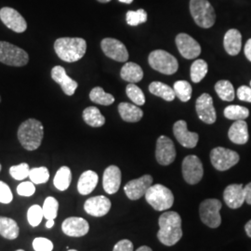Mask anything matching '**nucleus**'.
Here are the masks:
<instances>
[{
	"label": "nucleus",
	"mask_w": 251,
	"mask_h": 251,
	"mask_svg": "<svg viewBox=\"0 0 251 251\" xmlns=\"http://www.w3.org/2000/svg\"><path fill=\"white\" fill-rule=\"evenodd\" d=\"M244 52H245V55H246V57H247V59L251 62V38H250L248 41H247V43H246V45H245V49H244Z\"/></svg>",
	"instance_id": "49"
},
{
	"label": "nucleus",
	"mask_w": 251,
	"mask_h": 251,
	"mask_svg": "<svg viewBox=\"0 0 251 251\" xmlns=\"http://www.w3.org/2000/svg\"><path fill=\"white\" fill-rule=\"evenodd\" d=\"M54 220H48V222L46 223V228L48 229H51L54 226Z\"/></svg>",
	"instance_id": "51"
},
{
	"label": "nucleus",
	"mask_w": 251,
	"mask_h": 251,
	"mask_svg": "<svg viewBox=\"0 0 251 251\" xmlns=\"http://www.w3.org/2000/svg\"><path fill=\"white\" fill-rule=\"evenodd\" d=\"M224 46L226 52L231 56H236L242 48V35L236 29H230L224 38Z\"/></svg>",
	"instance_id": "24"
},
{
	"label": "nucleus",
	"mask_w": 251,
	"mask_h": 251,
	"mask_svg": "<svg viewBox=\"0 0 251 251\" xmlns=\"http://www.w3.org/2000/svg\"><path fill=\"white\" fill-rule=\"evenodd\" d=\"M175 41L179 53L187 60L196 59L201 53V47L199 43L187 34L180 33L176 36Z\"/></svg>",
	"instance_id": "13"
},
{
	"label": "nucleus",
	"mask_w": 251,
	"mask_h": 251,
	"mask_svg": "<svg viewBox=\"0 0 251 251\" xmlns=\"http://www.w3.org/2000/svg\"><path fill=\"white\" fill-rule=\"evenodd\" d=\"M224 198L226 205L232 209H236L243 206L245 202V192L243 184H230L225 188Z\"/></svg>",
	"instance_id": "22"
},
{
	"label": "nucleus",
	"mask_w": 251,
	"mask_h": 251,
	"mask_svg": "<svg viewBox=\"0 0 251 251\" xmlns=\"http://www.w3.org/2000/svg\"><path fill=\"white\" fill-rule=\"evenodd\" d=\"M0 19L2 23L15 33H24L27 29V23L16 9L2 8L0 9Z\"/></svg>",
	"instance_id": "16"
},
{
	"label": "nucleus",
	"mask_w": 251,
	"mask_h": 251,
	"mask_svg": "<svg viewBox=\"0 0 251 251\" xmlns=\"http://www.w3.org/2000/svg\"><path fill=\"white\" fill-rule=\"evenodd\" d=\"M112 206L110 199L103 196L90 198L85 202L84 209L90 216L102 217L107 214Z\"/></svg>",
	"instance_id": "19"
},
{
	"label": "nucleus",
	"mask_w": 251,
	"mask_h": 251,
	"mask_svg": "<svg viewBox=\"0 0 251 251\" xmlns=\"http://www.w3.org/2000/svg\"><path fill=\"white\" fill-rule=\"evenodd\" d=\"M44 137V126L39 120L34 118L23 122L18 129V140L28 151H35L41 145Z\"/></svg>",
	"instance_id": "3"
},
{
	"label": "nucleus",
	"mask_w": 251,
	"mask_h": 251,
	"mask_svg": "<svg viewBox=\"0 0 251 251\" xmlns=\"http://www.w3.org/2000/svg\"><path fill=\"white\" fill-rule=\"evenodd\" d=\"M126 23L130 26H138L139 25H142L146 23L147 21V12L144 9H141L133 11L128 10L126 15Z\"/></svg>",
	"instance_id": "39"
},
{
	"label": "nucleus",
	"mask_w": 251,
	"mask_h": 251,
	"mask_svg": "<svg viewBox=\"0 0 251 251\" xmlns=\"http://www.w3.org/2000/svg\"><path fill=\"white\" fill-rule=\"evenodd\" d=\"M136 251H152L151 248L147 247V246H143V247H140L138 250Z\"/></svg>",
	"instance_id": "52"
},
{
	"label": "nucleus",
	"mask_w": 251,
	"mask_h": 251,
	"mask_svg": "<svg viewBox=\"0 0 251 251\" xmlns=\"http://www.w3.org/2000/svg\"><path fill=\"white\" fill-rule=\"evenodd\" d=\"M118 1H120L121 3H124V4H130L133 2V0H118Z\"/></svg>",
	"instance_id": "53"
},
{
	"label": "nucleus",
	"mask_w": 251,
	"mask_h": 251,
	"mask_svg": "<svg viewBox=\"0 0 251 251\" xmlns=\"http://www.w3.org/2000/svg\"><path fill=\"white\" fill-rule=\"evenodd\" d=\"M99 177L96 172L92 171H87L81 174L78 182L77 190L82 196H87L92 193V191L96 188L98 184Z\"/></svg>",
	"instance_id": "25"
},
{
	"label": "nucleus",
	"mask_w": 251,
	"mask_h": 251,
	"mask_svg": "<svg viewBox=\"0 0 251 251\" xmlns=\"http://www.w3.org/2000/svg\"><path fill=\"white\" fill-rule=\"evenodd\" d=\"M51 77L56 83L61 85L63 92L68 96L74 95V93L78 87L77 82L67 75L66 71L63 66H54L51 70Z\"/></svg>",
	"instance_id": "20"
},
{
	"label": "nucleus",
	"mask_w": 251,
	"mask_h": 251,
	"mask_svg": "<svg viewBox=\"0 0 251 251\" xmlns=\"http://www.w3.org/2000/svg\"><path fill=\"white\" fill-rule=\"evenodd\" d=\"M208 71V66L206 61L202 59H198L195 61L191 66V79L194 83H199L203 80Z\"/></svg>",
	"instance_id": "34"
},
{
	"label": "nucleus",
	"mask_w": 251,
	"mask_h": 251,
	"mask_svg": "<svg viewBox=\"0 0 251 251\" xmlns=\"http://www.w3.org/2000/svg\"><path fill=\"white\" fill-rule=\"evenodd\" d=\"M44 217L43 207L39 205H33L27 211V220L32 227H36L41 224Z\"/></svg>",
	"instance_id": "40"
},
{
	"label": "nucleus",
	"mask_w": 251,
	"mask_h": 251,
	"mask_svg": "<svg viewBox=\"0 0 251 251\" xmlns=\"http://www.w3.org/2000/svg\"><path fill=\"white\" fill-rule=\"evenodd\" d=\"M62 230L68 236L81 237L89 233L90 225L83 218L69 217L63 221Z\"/></svg>",
	"instance_id": "17"
},
{
	"label": "nucleus",
	"mask_w": 251,
	"mask_h": 251,
	"mask_svg": "<svg viewBox=\"0 0 251 251\" xmlns=\"http://www.w3.org/2000/svg\"><path fill=\"white\" fill-rule=\"evenodd\" d=\"M36 192V186L35 183L32 181H24L21 184H19L17 187V193L19 196L29 198L32 197Z\"/></svg>",
	"instance_id": "44"
},
{
	"label": "nucleus",
	"mask_w": 251,
	"mask_h": 251,
	"mask_svg": "<svg viewBox=\"0 0 251 251\" xmlns=\"http://www.w3.org/2000/svg\"><path fill=\"white\" fill-rule=\"evenodd\" d=\"M83 119L86 124L93 127H100L105 124V117L101 115L99 109L95 106H90L83 111Z\"/></svg>",
	"instance_id": "30"
},
{
	"label": "nucleus",
	"mask_w": 251,
	"mask_h": 251,
	"mask_svg": "<svg viewBox=\"0 0 251 251\" xmlns=\"http://www.w3.org/2000/svg\"><path fill=\"white\" fill-rule=\"evenodd\" d=\"M225 117L230 120H245L250 117V110L240 105H229L225 108Z\"/></svg>",
	"instance_id": "35"
},
{
	"label": "nucleus",
	"mask_w": 251,
	"mask_h": 251,
	"mask_svg": "<svg viewBox=\"0 0 251 251\" xmlns=\"http://www.w3.org/2000/svg\"><path fill=\"white\" fill-rule=\"evenodd\" d=\"M72 181V172L71 170L63 166L59 171L56 172L54 177L53 184L59 191H65L69 188Z\"/></svg>",
	"instance_id": "31"
},
{
	"label": "nucleus",
	"mask_w": 251,
	"mask_h": 251,
	"mask_svg": "<svg viewBox=\"0 0 251 251\" xmlns=\"http://www.w3.org/2000/svg\"><path fill=\"white\" fill-rule=\"evenodd\" d=\"M126 93L127 97L131 100L136 105L141 106L145 103V96L143 90L135 84L130 83L129 85H127L126 88Z\"/></svg>",
	"instance_id": "38"
},
{
	"label": "nucleus",
	"mask_w": 251,
	"mask_h": 251,
	"mask_svg": "<svg viewBox=\"0 0 251 251\" xmlns=\"http://www.w3.org/2000/svg\"><path fill=\"white\" fill-rule=\"evenodd\" d=\"M222 206V202L215 198L204 200L199 206V215L202 223L209 228H218L222 224V217L220 214Z\"/></svg>",
	"instance_id": "8"
},
{
	"label": "nucleus",
	"mask_w": 251,
	"mask_h": 251,
	"mask_svg": "<svg viewBox=\"0 0 251 251\" xmlns=\"http://www.w3.org/2000/svg\"><path fill=\"white\" fill-rule=\"evenodd\" d=\"M29 173H30V169L27 163H22L17 166H12L9 169L10 176L17 180H22L29 177Z\"/></svg>",
	"instance_id": "42"
},
{
	"label": "nucleus",
	"mask_w": 251,
	"mask_h": 251,
	"mask_svg": "<svg viewBox=\"0 0 251 251\" xmlns=\"http://www.w3.org/2000/svg\"><path fill=\"white\" fill-rule=\"evenodd\" d=\"M215 90L219 97L225 101H232L235 97L233 84L228 80H220L216 83Z\"/></svg>",
	"instance_id": "32"
},
{
	"label": "nucleus",
	"mask_w": 251,
	"mask_h": 251,
	"mask_svg": "<svg viewBox=\"0 0 251 251\" xmlns=\"http://www.w3.org/2000/svg\"><path fill=\"white\" fill-rule=\"evenodd\" d=\"M20 228L17 223L8 217L0 216V235L9 240H14L19 236Z\"/></svg>",
	"instance_id": "28"
},
{
	"label": "nucleus",
	"mask_w": 251,
	"mask_h": 251,
	"mask_svg": "<svg viewBox=\"0 0 251 251\" xmlns=\"http://www.w3.org/2000/svg\"><path fill=\"white\" fill-rule=\"evenodd\" d=\"M173 133L180 145L185 148H195L199 140V135L190 132L187 123L184 120H179L173 126Z\"/></svg>",
	"instance_id": "18"
},
{
	"label": "nucleus",
	"mask_w": 251,
	"mask_h": 251,
	"mask_svg": "<svg viewBox=\"0 0 251 251\" xmlns=\"http://www.w3.org/2000/svg\"><path fill=\"white\" fill-rule=\"evenodd\" d=\"M113 251H133V244L127 239L120 240L116 244Z\"/></svg>",
	"instance_id": "47"
},
{
	"label": "nucleus",
	"mask_w": 251,
	"mask_h": 251,
	"mask_svg": "<svg viewBox=\"0 0 251 251\" xmlns=\"http://www.w3.org/2000/svg\"><path fill=\"white\" fill-rule=\"evenodd\" d=\"M158 225L160 229L157 233V238L163 245L171 247L181 239V218L177 212H164L158 219Z\"/></svg>",
	"instance_id": "1"
},
{
	"label": "nucleus",
	"mask_w": 251,
	"mask_h": 251,
	"mask_svg": "<svg viewBox=\"0 0 251 251\" xmlns=\"http://www.w3.org/2000/svg\"><path fill=\"white\" fill-rule=\"evenodd\" d=\"M67 251H77L76 250H68Z\"/></svg>",
	"instance_id": "55"
},
{
	"label": "nucleus",
	"mask_w": 251,
	"mask_h": 251,
	"mask_svg": "<svg viewBox=\"0 0 251 251\" xmlns=\"http://www.w3.org/2000/svg\"><path fill=\"white\" fill-rule=\"evenodd\" d=\"M43 212L44 218L47 220H55L58 215L59 202L53 197H48L43 204Z\"/></svg>",
	"instance_id": "37"
},
{
	"label": "nucleus",
	"mask_w": 251,
	"mask_h": 251,
	"mask_svg": "<svg viewBox=\"0 0 251 251\" xmlns=\"http://www.w3.org/2000/svg\"><path fill=\"white\" fill-rule=\"evenodd\" d=\"M120 75L123 80L135 84L143 79L144 71L139 64L132 62H127L123 65Z\"/></svg>",
	"instance_id": "27"
},
{
	"label": "nucleus",
	"mask_w": 251,
	"mask_h": 251,
	"mask_svg": "<svg viewBox=\"0 0 251 251\" xmlns=\"http://www.w3.org/2000/svg\"><path fill=\"white\" fill-rule=\"evenodd\" d=\"M55 52L66 63L79 61L87 51V42L80 37H61L54 43Z\"/></svg>",
	"instance_id": "2"
},
{
	"label": "nucleus",
	"mask_w": 251,
	"mask_h": 251,
	"mask_svg": "<svg viewBox=\"0 0 251 251\" xmlns=\"http://www.w3.org/2000/svg\"><path fill=\"white\" fill-rule=\"evenodd\" d=\"M155 158L162 166H169L175 160V145L169 137L162 135L157 139L155 148Z\"/></svg>",
	"instance_id": "11"
},
{
	"label": "nucleus",
	"mask_w": 251,
	"mask_h": 251,
	"mask_svg": "<svg viewBox=\"0 0 251 251\" xmlns=\"http://www.w3.org/2000/svg\"><path fill=\"white\" fill-rule=\"evenodd\" d=\"M244 192H245V201L249 205H251V182L248 183L244 187Z\"/></svg>",
	"instance_id": "48"
},
{
	"label": "nucleus",
	"mask_w": 251,
	"mask_h": 251,
	"mask_svg": "<svg viewBox=\"0 0 251 251\" xmlns=\"http://www.w3.org/2000/svg\"><path fill=\"white\" fill-rule=\"evenodd\" d=\"M240 160L237 152L225 147H216L210 152V161L217 171L230 170Z\"/></svg>",
	"instance_id": "9"
},
{
	"label": "nucleus",
	"mask_w": 251,
	"mask_h": 251,
	"mask_svg": "<svg viewBox=\"0 0 251 251\" xmlns=\"http://www.w3.org/2000/svg\"><path fill=\"white\" fill-rule=\"evenodd\" d=\"M230 141L235 144H246L249 142V127L245 120H237L230 126L228 131Z\"/></svg>",
	"instance_id": "23"
},
{
	"label": "nucleus",
	"mask_w": 251,
	"mask_h": 251,
	"mask_svg": "<svg viewBox=\"0 0 251 251\" xmlns=\"http://www.w3.org/2000/svg\"><path fill=\"white\" fill-rule=\"evenodd\" d=\"M152 184L151 175H144L139 179L128 181L124 187L126 196L130 200H138L145 196L147 190Z\"/></svg>",
	"instance_id": "15"
},
{
	"label": "nucleus",
	"mask_w": 251,
	"mask_h": 251,
	"mask_svg": "<svg viewBox=\"0 0 251 251\" xmlns=\"http://www.w3.org/2000/svg\"></svg>",
	"instance_id": "59"
},
{
	"label": "nucleus",
	"mask_w": 251,
	"mask_h": 251,
	"mask_svg": "<svg viewBox=\"0 0 251 251\" xmlns=\"http://www.w3.org/2000/svg\"><path fill=\"white\" fill-rule=\"evenodd\" d=\"M29 178L35 184H42V183H46L50 179V172L46 167L34 168L30 170Z\"/></svg>",
	"instance_id": "41"
},
{
	"label": "nucleus",
	"mask_w": 251,
	"mask_h": 251,
	"mask_svg": "<svg viewBox=\"0 0 251 251\" xmlns=\"http://www.w3.org/2000/svg\"><path fill=\"white\" fill-rule=\"evenodd\" d=\"M182 176L184 180L191 185L198 184L203 178L204 169L202 162L197 155H188L182 161Z\"/></svg>",
	"instance_id": "10"
},
{
	"label": "nucleus",
	"mask_w": 251,
	"mask_h": 251,
	"mask_svg": "<svg viewBox=\"0 0 251 251\" xmlns=\"http://www.w3.org/2000/svg\"><path fill=\"white\" fill-rule=\"evenodd\" d=\"M236 95L240 100L251 102V87L241 86L240 88H238Z\"/></svg>",
	"instance_id": "46"
},
{
	"label": "nucleus",
	"mask_w": 251,
	"mask_h": 251,
	"mask_svg": "<svg viewBox=\"0 0 251 251\" xmlns=\"http://www.w3.org/2000/svg\"><path fill=\"white\" fill-rule=\"evenodd\" d=\"M13 199L12 192L9 185L4 181L0 180V203L9 204Z\"/></svg>",
	"instance_id": "45"
},
{
	"label": "nucleus",
	"mask_w": 251,
	"mask_h": 251,
	"mask_svg": "<svg viewBox=\"0 0 251 251\" xmlns=\"http://www.w3.org/2000/svg\"><path fill=\"white\" fill-rule=\"evenodd\" d=\"M0 102H1V97H0Z\"/></svg>",
	"instance_id": "58"
},
{
	"label": "nucleus",
	"mask_w": 251,
	"mask_h": 251,
	"mask_svg": "<svg viewBox=\"0 0 251 251\" xmlns=\"http://www.w3.org/2000/svg\"><path fill=\"white\" fill-rule=\"evenodd\" d=\"M190 12L199 27L207 29L215 24V10L207 0H190Z\"/></svg>",
	"instance_id": "4"
},
{
	"label": "nucleus",
	"mask_w": 251,
	"mask_h": 251,
	"mask_svg": "<svg viewBox=\"0 0 251 251\" xmlns=\"http://www.w3.org/2000/svg\"><path fill=\"white\" fill-rule=\"evenodd\" d=\"M245 231L248 234V236L251 238V220L247 223V225H245Z\"/></svg>",
	"instance_id": "50"
},
{
	"label": "nucleus",
	"mask_w": 251,
	"mask_h": 251,
	"mask_svg": "<svg viewBox=\"0 0 251 251\" xmlns=\"http://www.w3.org/2000/svg\"><path fill=\"white\" fill-rule=\"evenodd\" d=\"M144 197L147 203L157 211L167 210L171 208L174 203L172 192L162 184L151 185Z\"/></svg>",
	"instance_id": "5"
},
{
	"label": "nucleus",
	"mask_w": 251,
	"mask_h": 251,
	"mask_svg": "<svg viewBox=\"0 0 251 251\" xmlns=\"http://www.w3.org/2000/svg\"><path fill=\"white\" fill-rule=\"evenodd\" d=\"M118 112L124 121L130 123L138 122L144 117V112L141 108L127 102H121L118 105Z\"/></svg>",
	"instance_id": "26"
},
{
	"label": "nucleus",
	"mask_w": 251,
	"mask_h": 251,
	"mask_svg": "<svg viewBox=\"0 0 251 251\" xmlns=\"http://www.w3.org/2000/svg\"><path fill=\"white\" fill-rule=\"evenodd\" d=\"M149 91L167 101H172L176 98V94L171 87L158 81H153L149 85Z\"/></svg>",
	"instance_id": "29"
},
{
	"label": "nucleus",
	"mask_w": 251,
	"mask_h": 251,
	"mask_svg": "<svg viewBox=\"0 0 251 251\" xmlns=\"http://www.w3.org/2000/svg\"><path fill=\"white\" fill-rule=\"evenodd\" d=\"M100 47L103 53L114 61L126 63L129 57L126 46L115 38L102 39Z\"/></svg>",
	"instance_id": "12"
},
{
	"label": "nucleus",
	"mask_w": 251,
	"mask_h": 251,
	"mask_svg": "<svg viewBox=\"0 0 251 251\" xmlns=\"http://www.w3.org/2000/svg\"><path fill=\"white\" fill-rule=\"evenodd\" d=\"M97 1H99L100 3H108V2H110L111 0H97Z\"/></svg>",
	"instance_id": "54"
},
{
	"label": "nucleus",
	"mask_w": 251,
	"mask_h": 251,
	"mask_svg": "<svg viewBox=\"0 0 251 251\" xmlns=\"http://www.w3.org/2000/svg\"><path fill=\"white\" fill-rule=\"evenodd\" d=\"M24 251V250H18V251Z\"/></svg>",
	"instance_id": "56"
},
{
	"label": "nucleus",
	"mask_w": 251,
	"mask_h": 251,
	"mask_svg": "<svg viewBox=\"0 0 251 251\" xmlns=\"http://www.w3.org/2000/svg\"><path fill=\"white\" fill-rule=\"evenodd\" d=\"M1 169H2V167H1V164H0V171H1Z\"/></svg>",
	"instance_id": "57"
},
{
	"label": "nucleus",
	"mask_w": 251,
	"mask_h": 251,
	"mask_svg": "<svg viewBox=\"0 0 251 251\" xmlns=\"http://www.w3.org/2000/svg\"><path fill=\"white\" fill-rule=\"evenodd\" d=\"M0 62L9 66L21 67L29 62L25 50L6 41H0Z\"/></svg>",
	"instance_id": "7"
},
{
	"label": "nucleus",
	"mask_w": 251,
	"mask_h": 251,
	"mask_svg": "<svg viewBox=\"0 0 251 251\" xmlns=\"http://www.w3.org/2000/svg\"><path fill=\"white\" fill-rule=\"evenodd\" d=\"M173 90L176 94V97H178L183 102L188 101L192 98L193 89L187 81H176L173 85Z\"/></svg>",
	"instance_id": "36"
},
{
	"label": "nucleus",
	"mask_w": 251,
	"mask_h": 251,
	"mask_svg": "<svg viewBox=\"0 0 251 251\" xmlns=\"http://www.w3.org/2000/svg\"><path fill=\"white\" fill-rule=\"evenodd\" d=\"M121 171L117 166H109L103 172L102 186L109 195H114L120 188Z\"/></svg>",
	"instance_id": "21"
},
{
	"label": "nucleus",
	"mask_w": 251,
	"mask_h": 251,
	"mask_svg": "<svg viewBox=\"0 0 251 251\" xmlns=\"http://www.w3.org/2000/svg\"><path fill=\"white\" fill-rule=\"evenodd\" d=\"M90 98L93 102L104 106L111 105L115 101V97L110 93H106L100 87H96L90 91Z\"/></svg>",
	"instance_id": "33"
},
{
	"label": "nucleus",
	"mask_w": 251,
	"mask_h": 251,
	"mask_svg": "<svg viewBox=\"0 0 251 251\" xmlns=\"http://www.w3.org/2000/svg\"><path fill=\"white\" fill-rule=\"evenodd\" d=\"M33 249L35 251H52L53 243L45 237H36L33 241Z\"/></svg>",
	"instance_id": "43"
},
{
	"label": "nucleus",
	"mask_w": 251,
	"mask_h": 251,
	"mask_svg": "<svg viewBox=\"0 0 251 251\" xmlns=\"http://www.w3.org/2000/svg\"><path fill=\"white\" fill-rule=\"evenodd\" d=\"M148 62L153 70L164 75H173L178 71L179 68L177 59L163 50L152 51L148 57Z\"/></svg>",
	"instance_id": "6"
},
{
	"label": "nucleus",
	"mask_w": 251,
	"mask_h": 251,
	"mask_svg": "<svg viewBox=\"0 0 251 251\" xmlns=\"http://www.w3.org/2000/svg\"><path fill=\"white\" fill-rule=\"evenodd\" d=\"M196 110L199 119L202 120L204 123L209 125L215 123L217 115L213 104V99L209 94L203 93L197 100Z\"/></svg>",
	"instance_id": "14"
}]
</instances>
